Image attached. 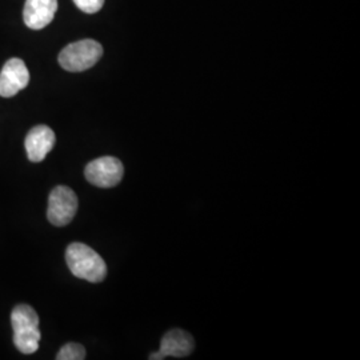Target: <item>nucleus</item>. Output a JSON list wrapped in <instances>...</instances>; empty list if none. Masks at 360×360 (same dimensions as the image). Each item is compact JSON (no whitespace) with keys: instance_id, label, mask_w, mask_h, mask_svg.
Wrapping results in <instances>:
<instances>
[{"instance_id":"f03ea898","label":"nucleus","mask_w":360,"mask_h":360,"mask_svg":"<svg viewBox=\"0 0 360 360\" xmlns=\"http://www.w3.org/2000/svg\"><path fill=\"white\" fill-rule=\"evenodd\" d=\"M13 328V345L22 354L31 355L37 352L40 342L39 316L28 304H19L11 314Z\"/></svg>"},{"instance_id":"6e6552de","label":"nucleus","mask_w":360,"mask_h":360,"mask_svg":"<svg viewBox=\"0 0 360 360\" xmlns=\"http://www.w3.org/2000/svg\"><path fill=\"white\" fill-rule=\"evenodd\" d=\"M56 142L55 134L47 126H37L26 136L27 156L32 163H39L46 159Z\"/></svg>"},{"instance_id":"f257e3e1","label":"nucleus","mask_w":360,"mask_h":360,"mask_svg":"<svg viewBox=\"0 0 360 360\" xmlns=\"http://www.w3.org/2000/svg\"><path fill=\"white\" fill-rule=\"evenodd\" d=\"M65 262L72 275L79 279L101 283L107 276V266L102 257L83 243H72L67 247Z\"/></svg>"},{"instance_id":"7ed1b4c3","label":"nucleus","mask_w":360,"mask_h":360,"mask_svg":"<svg viewBox=\"0 0 360 360\" xmlns=\"http://www.w3.org/2000/svg\"><path fill=\"white\" fill-rule=\"evenodd\" d=\"M103 55V47L101 43L84 39L68 44L59 53V65L65 71L82 72L96 65Z\"/></svg>"},{"instance_id":"20e7f679","label":"nucleus","mask_w":360,"mask_h":360,"mask_svg":"<svg viewBox=\"0 0 360 360\" xmlns=\"http://www.w3.org/2000/svg\"><path fill=\"white\" fill-rule=\"evenodd\" d=\"M77 211V196L70 187L58 186L49 198L47 218L56 227H63L72 221Z\"/></svg>"},{"instance_id":"0eeeda50","label":"nucleus","mask_w":360,"mask_h":360,"mask_svg":"<svg viewBox=\"0 0 360 360\" xmlns=\"http://www.w3.org/2000/svg\"><path fill=\"white\" fill-rule=\"evenodd\" d=\"M195 348L193 336L183 330H171L162 338L160 348L158 352L151 354L150 359L162 360L167 356L184 358L188 356Z\"/></svg>"},{"instance_id":"423d86ee","label":"nucleus","mask_w":360,"mask_h":360,"mask_svg":"<svg viewBox=\"0 0 360 360\" xmlns=\"http://www.w3.org/2000/svg\"><path fill=\"white\" fill-rule=\"evenodd\" d=\"M30 83V72L22 59H10L0 72V96L13 98Z\"/></svg>"},{"instance_id":"1a4fd4ad","label":"nucleus","mask_w":360,"mask_h":360,"mask_svg":"<svg viewBox=\"0 0 360 360\" xmlns=\"http://www.w3.org/2000/svg\"><path fill=\"white\" fill-rule=\"evenodd\" d=\"M58 10V0H27L25 6V23L31 30H41L49 26Z\"/></svg>"},{"instance_id":"39448f33","label":"nucleus","mask_w":360,"mask_h":360,"mask_svg":"<svg viewBox=\"0 0 360 360\" xmlns=\"http://www.w3.org/2000/svg\"><path fill=\"white\" fill-rule=\"evenodd\" d=\"M123 174L124 168L122 162L114 156L98 158L90 162L84 169L86 179L101 188L115 187L123 179Z\"/></svg>"},{"instance_id":"9b49d317","label":"nucleus","mask_w":360,"mask_h":360,"mask_svg":"<svg viewBox=\"0 0 360 360\" xmlns=\"http://www.w3.org/2000/svg\"><path fill=\"white\" fill-rule=\"evenodd\" d=\"M77 8L86 13H95L102 10L104 0H74Z\"/></svg>"},{"instance_id":"9d476101","label":"nucleus","mask_w":360,"mask_h":360,"mask_svg":"<svg viewBox=\"0 0 360 360\" xmlns=\"http://www.w3.org/2000/svg\"><path fill=\"white\" fill-rule=\"evenodd\" d=\"M58 360L86 359V348L79 343H67L56 355Z\"/></svg>"}]
</instances>
